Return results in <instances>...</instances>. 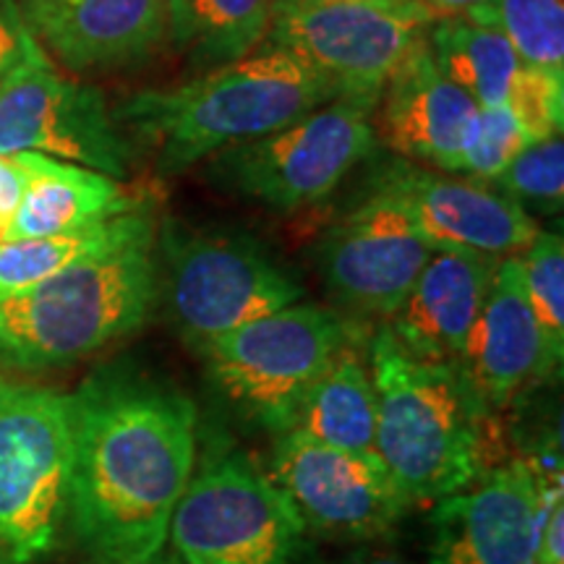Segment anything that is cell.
I'll list each match as a JSON object with an SVG mask.
<instances>
[{
  "label": "cell",
  "instance_id": "obj_1",
  "mask_svg": "<svg viewBox=\"0 0 564 564\" xmlns=\"http://www.w3.org/2000/svg\"><path fill=\"white\" fill-rule=\"evenodd\" d=\"M74 468L68 523L91 560H147L196 465V408L173 387L102 373L70 394Z\"/></svg>",
  "mask_w": 564,
  "mask_h": 564
},
{
  "label": "cell",
  "instance_id": "obj_2",
  "mask_svg": "<svg viewBox=\"0 0 564 564\" xmlns=\"http://www.w3.org/2000/svg\"><path fill=\"white\" fill-rule=\"evenodd\" d=\"M333 100V84L306 63L264 47L181 87L139 91L112 118L152 144L160 171L173 175L232 144L285 129Z\"/></svg>",
  "mask_w": 564,
  "mask_h": 564
},
{
  "label": "cell",
  "instance_id": "obj_3",
  "mask_svg": "<svg viewBox=\"0 0 564 564\" xmlns=\"http://www.w3.org/2000/svg\"><path fill=\"white\" fill-rule=\"evenodd\" d=\"M377 455L408 502H440L481 476L478 408L455 361H423L394 340L373 337Z\"/></svg>",
  "mask_w": 564,
  "mask_h": 564
},
{
  "label": "cell",
  "instance_id": "obj_4",
  "mask_svg": "<svg viewBox=\"0 0 564 564\" xmlns=\"http://www.w3.org/2000/svg\"><path fill=\"white\" fill-rule=\"evenodd\" d=\"M152 246L154 236L118 246L0 301V364L68 366L144 327L158 301Z\"/></svg>",
  "mask_w": 564,
  "mask_h": 564
},
{
  "label": "cell",
  "instance_id": "obj_5",
  "mask_svg": "<svg viewBox=\"0 0 564 564\" xmlns=\"http://www.w3.org/2000/svg\"><path fill=\"white\" fill-rule=\"evenodd\" d=\"M70 468V394L0 384V564L53 552L68 523Z\"/></svg>",
  "mask_w": 564,
  "mask_h": 564
},
{
  "label": "cell",
  "instance_id": "obj_6",
  "mask_svg": "<svg viewBox=\"0 0 564 564\" xmlns=\"http://www.w3.org/2000/svg\"><path fill=\"white\" fill-rule=\"evenodd\" d=\"M432 24L415 0H278L267 47L306 63L337 100L377 105L387 82L426 45Z\"/></svg>",
  "mask_w": 564,
  "mask_h": 564
},
{
  "label": "cell",
  "instance_id": "obj_7",
  "mask_svg": "<svg viewBox=\"0 0 564 564\" xmlns=\"http://www.w3.org/2000/svg\"><path fill=\"white\" fill-rule=\"evenodd\" d=\"M306 531L270 474L232 453L188 478L165 546L181 564H295Z\"/></svg>",
  "mask_w": 564,
  "mask_h": 564
},
{
  "label": "cell",
  "instance_id": "obj_8",
  "mask_svg": "<svg viewBox=\"0 0 564 564\" xmlns=\"http://www.w3.org/2000/svg\"><path fill=\"white\" fill-rule=\"evenodd\" d=\"M345 343L340 316L299 301L215 337L199 352L225 398L280 434Z\"/></svg>",
  "mask_w": 564,
  "mask_h": 564
},
{
  "label": "cell",
  "instance_id": "obj_9",
  "mask_svg": "<svg viewBox=\"0 0 564 564\" xmlns=\"http://www.w3.org/2000/svg\"><path fill=\"white\" fill-rule=\"evenodd\" d=\"M373 102L333 100L267 137L232 144L209 158L217 186L293 212L327 199L377 147Z\"/></svg>",
  "mask_w": 564,
  "mask_h": 564
},
{
  "label": "cell",
  "instance_id": "obj_10",
  "mask_svg": "<svg viewBox=\"0 0 564 564\" xmlns=\"http://www.w3.org/2000/svg\"><path fill=\"white\" fill-rule=\"evenodd\" d=\"M160 243L171 314L196 350L303 299L299 280L249 238L167 223Z\"/></svg>",
  "mask_w": 564,
  "mask_h": 564
},
{
  "label": "cell",
  "instance_id": "obj_11",
  "mask_svg": "<svg viewBox=\"0 0 564 564\" xmlns=\"http://www.w3.org/2000/svg\"><path fill=\"white\" fill-rule=\"evenodd\" d=\"M40 152L123 178L129 139L97 89L68 82L34 40L0 84V154Z\"/></svg>",
  "mask_w": 564,
  "mask_h": 564
},
{
  "label": "cell",
  "instance_id": "obj_12",
  "mask_svg": "<svg viewBox=\"0 0 564 564\" xmlns=\"http://www.w3.org/2000/svg\"><path fill=\"white\" fill-rule=\"evenodd\" d=\"M562 494V463L512 460L436 502L429 564H533L541 520Z\"/></svg>",
  "mask_w": 564,
  "mask_h": 564
},
{
  "label": "cell",
  "instance_id": "obj_13",
  "mask_svg": "<svg viewBox=\"0 0 564 564\" xmlns=\"http://www.w3.org/2000/svg\"><path fill=\"white\" fill-rule=\"evenodd\" d=\"M270 478L316 533L371 539L411 505L379 455H356L288 429L274 440Z\"/></svg>",
  "mask_w": 564,
  "mask_h": 564
},
{
  "label": "cell",
  "instance_id": "obj_14",
  "mask_svg": "<svg viewBox=\"0 0 564 564\" xmlns=\"http://www.w3.org/2000/svg\"><path fill=\"white\" fill-rule=\"evenodd\" d=\"M434 249L384 188L352 209L319 246V270L335 299L358 314L390 316Z\"/></svg>",
  "mask_w": 564,
  "mask_h": 564
},
{
  "label": "cell",
  "instance_id": "obj_15",
  "mask_svg": "<svg viewBox=\"0 0 564 564\" xmlns=\"http://www.w3.org/2000/svg\"><path fill=\"white\" fill-rule=\"evenodd\" d=\"M379 188L405 209L434 251L514 257L539 236L525 207L481 181H453L400 162L384 173Z\"/></svg>",
  "mask_w": 564,
  "mask_h": 564
},
{
  "label": "cell",
  "instance_id": "obj_16",
  "mask_svg": "<svg viewBox=\"0 0 564 564\" xmlns=\"http://www.w3.org/2000/svg\"><path fill=\"white\" fill-rule=\"evenodd\" d=\"M379 133L392 152L460 173L474 139L478 105L436 66L429 42L421 45L382 91Z\"/></svg>",
  "mask_w": 564,
  "mask_h": 564
},
{
  "label": "cell",
  "instance_id": "obj_17",
  "mask_svg": "<svg viewBox=\"0 0 564 564\" xmlns=\"http://www.w3.org/2000/svg\"><path fill=\"white\" fill-rule=\"evenodd\" d=\"M21 19L63 66L110 68L160 45L167 0H24Z\"/></svg>",
  "mask_w": 564,
  "mask_h": 564
},
{
  "label": "cell",
  "instance_id": "obj_18",
  "mask_svg": "<svg viewBox=\"0 0 564 564\" xmlns=\"http://www.w3.org/2000/svg\"><path fill=\"white\" fill-rule=\"evenodd\" d=\"M455 364L486 405H507L531 379L549 373L518 253L494 270L489 293Z\"/></svg>",
  "mask_w": 564,
  "mask_h": 564
},
{
  "label": "cell",
  "instance_id": "obj_19",
  "mask_svg": "<svg viewBox=\"0 0 564 564\" xmlns=\"http://www.w3.org/2000/svg\"><path fill=\"white\" fill-rule=\"evenodd\" d=\"M497 264L486 253L434 251L390 316L394 340L423 361H457Z\"/></svg>",
  "mask_w": 564,
  "mask_h": 564
},
{
  "label": "cell",
  "instance_id": "obj_20",
  "mask_svg": "<svg viewBox=\"0 0 564 564\" xmlns=\"http://www.w3.org/2000/svg\"><path fill=\"white\" fill-rule=\"evenodd\" d=\"M19 154L26 181L9 241L82 230L139 209L112 175L40 152Z\"/></svg>",
  "mask_w": 564,
  "mask_h": 564
},
{
  "label": "cell",
  "instance_id": "obj_21",
  "mask_svg": "<svg viewBox=\"0 0 564 564\" xmlns=\"http://www.w3.org/2000/svg\"><path fill=\"white\" fill-rule=\"evenodd\" d=\"M291 429L345 453L377 455V392L348 343L308 387Z\"/></svg>",
  "mask_w": 564,
  "mask_h": 564
},
{
  "label": "cell",
  "instance_id": "obj_22",
  "mask_svg": "<svg viewBox=\"0 0 564 564\" xmlns=\"http://www.w3.org/2000/svg\"><path fill=\"white\" fill-rule=\"evenodd\" d=\"M152 236L150 215L133 209L82 230L0 243V301L30 291L84 259Z\"/></svg>",
  "mask_w": 564,
  "mask_h": 564
},
{
  "label": "cell",
  "instance_id": "obj_23",
  "mask_svg": "<svg viewBox=\"0 0 564 564\" xmlns=\"http://www.w3.org/2000/svg\"><path fill=\"white\" fill-rule=\"evenodd\" d=\"M274 0H167V32L196 63L241 61L262 45Z\"/></svg>",
  "mask_w": 564,
  "mask_h": 564
},
{
  "label": "cell",
  "instance_id": "obj_24",
  "mask_svg": "<svg viewBox=\"0 0 564 564\" xmlns=\"http://www.w3.org/2000/svg\"><path fill=\"white\" fill-rule=\"evenodd\" d=\"M429 51L442 74L468 91L478 108L505 105L523 66L505 34L465 17L434 21Z\"/></svg>",
  "mask_w": 564,
  "mask_h": 564
},
{
  "label": "cell",
  "instance_id": "obj_25",
  "mask_svg": "<svg viewBox=\"0 0 564 564\" xmlns=\"http://www.w3.org/2000/svg\"><path fill=\"white\" fill-rule=\"evenodd\" d=\"M463 17L505 34L525 66L564 68V0H486Z\"/></svg>",
  "mask_w": 564,
  "mask_h": 564
},
{
  "label": "cell",
  "instance_id": "obj_26",
  "mask_svg": "<svg viewBox=\"0 0 564 564\" xmlns=\"http://www.w3.org/2000/svg\"><path fill=\"white\" fill-rule=\"evenodd\" d=\"M525 299L544 343L546 371L562 366L564 356V243L560 232H541L520 257Z\"/></svg>",
  "mask_w": 564,
  "mask_h": 564
},
{
  "label": "cell",
  "instance_id": "obj_27",
  "mask_svg": "<svg viewBox=\"0 0 564 564\" xmlns=\"http://www.w3.org/2000/svg\"><path fill=\"white\" fill-rule=\"evenodd\" d=\"M499 192L525 207L562 212L564 202V144L560 137H549L528 144L523 152L505 167L499 178Z\"/></svg>",
  "mask_w": 564,
  "mask_h": 564
},
{
  "label": "cell",
  "instance_id": "obj_28",
  "mask_svg": "<svg viewBox=\"0 0 564 564\" xmlns=\"http://www.w3.org/2000/svg\"><path fill=\"white\" fill-rule=\"evenodd\" d=\"M533 144L531 133L523 129L510 105L478 108L474 139L465 152L460 173L474 175L476 181H494L502 175L510 162Z\"/></svg>",
  "mask_w": 564,
  "mask_h": 564
},
{
  "label": "cell",
  "instance_id": "obj_29",
  "mask_svg": "<svg viewBox=\"0 0 564 564\" xmlns=\"http://www.w3.org/2000/svg\"><path fill=\"white\" fill-rule=\"evenodd\" d=\"M564 68L520 66L507 105L533 141L560 137L564 116Z\"/></svg>",
  "mask_w": 564,
  "mask_h": 564
},
{
  "label": "cell",
  "instance_id": "obj_30",
  "mask_svg": "<svg viewBox=\"0 0 564 564\" xmlns=\"http://www.w3.org/2000/svg\"><path fill=\"white\" fill-rule=\"evenodd\" d=\"M32 42L34 34L26 30L24 19H19V13L6 0H0V84L9 79Z\"/></svg>",
  "mask_w": 564,
  "mask_h": 564
},
{
  "label": "cell",
  "instance_id": "obj_31",
  "mask_svg": "<svg viewBox=\"0 0 564 564\" xmlns=\"http://www.w3.org/2000/svg\"><path fill=\"white\" fill-rule=\"evenodd\" d=\"M24 162L21 154H0V243L9 241V230L17 217L21 192H24Z\"/></svg>",
  "mask_w": 564,
  "mask_h": 564
},
{
  "label": "cell",
  "instance_id": "obj_32",
  "mask_svg": "<svg viewBox=\"0 0 564 564\" xmlns=\"http://www.w3.org/2000/svg\"><path fill=\"white\" fill-rule=\"evenodd\" d=\"M533 564H564V497L549 502L544 520H541L539 541H535Z\"/></svg>",
  "mask_w": 564,
  "mask_h": 564
},
{
  "label": "cell",
  "instance_id": "obj_33",
  "mask_svg": "<svg viewBox=\"0 0 564 564\" xmlns=\"http://www.w3.org/2000/svg\"><path fill=\"white\" fill-rule=\"evenodd\" d=\"M415 3L432 17V21H444V19L463 17L465 11L476 9V6L486 3V0H415Z\"/></svg>",
  "mask_w": 564,
  "mask_h": 564
},
{
  "label": "cell",
  "instance_id": "obj_34",
  "mask_svg": "<svg viewBox=\"0 0 564 564\" xmlns=\"http://www.w3.org/2000/svg\"><path fill=\"white\" fill-rule=\"evenodd\" d=\"M89 564H181L175 556L167 552V546L158 552L154 556H147V560H131V562H112V560H91Z\"/></svg>",
  "mask_w": 564,
  "mask_h": 564
},
{
  "label": "cell",
  "instance_id": "obj_35",
  "mask_svg": "<svg viewBox=\"0 0 564 564\" xmlns=\"http://www.w3.org/2000/svg\"><path fill=\"white\" fill-rule=\"evenodd\" d=\"M350 564H405V562L398 560V556L373 554V556H358V560H352Z\"/></svg>",
  "mask_w": 564,
  "mask_h": 564
},
{
  "label": "cell",
  "instance_id": "obj_36",
  "mask_svg": "<svg viewBox=\"0 0 564 564\" xmlns=\"http://www.w3.org/2000/svg\"><path fill=\"white\" fill-rule=\"evenodd\" d=\"M0 384H3V379H0Z\"/></svg>",
  "mask_w": 564,
  "mask_h": 564
},
{
  "label": "cell",
  "instance_id": "obj_37",
  "mask_svg": "<svg viewBox=\"0 0 564 564\" xmlns=\"http://www.w3.org/2000/svg\"><path fill=\"white\" fill-rule=\"evenodd\" d=\"M274 3H278V0H274Z\"/></svg>",
  "mask_w": 564,
  "mask_h": 564
}]
</instances>
